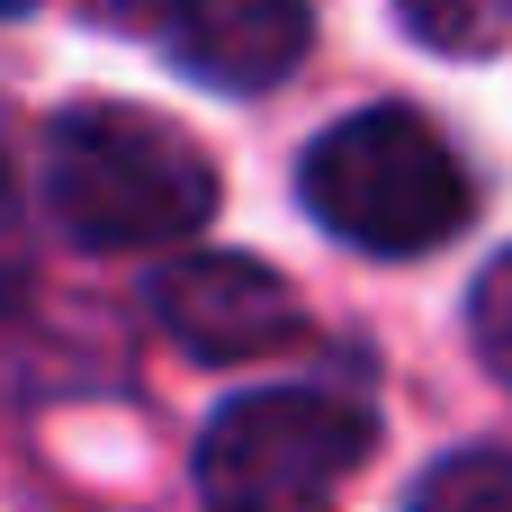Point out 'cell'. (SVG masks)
<instances>
[{"label": "cell", "instance_id": "6da1fadb", "mask_svg": "<svg viewBox=\"0 0 512 512\" xmlns=\"http://www.w3.org/2000/svg\"><path fill=\"white\" fill-rule=\"evenodd\" d=\"M45 198L72 243L144 252V243H180L216 216V162L198 153V135H180L153 108L81 99L45 135Z\"/></svg>", "mask_w": 512, "mask_h": 512}, {"label": "cell", "instance_id": "7a4b0ae2", "mask_svg": "<svg viewBox=\"0 0 512 512\" xmlns=\"http://www.w3.org/2000/svg\"><path fill=\"white\" fill-rule=\"evenodd\" d=\"M297 189L324 234H342L351 252H387V261L450 243L477 207L459 153L414 108H360V117L324 126L297 162Z\"/></svg>", "mask_w": 512, "mask_h": 512}, {"label": "cell", "instance_id": "3957f363", "mask_svg": "<svg viewBox=\"0 0 512 512\" xmlns=\"http://www.w3.org/2000/svg\"><path fill=\"white\" fill-rule=\"evenodd\" d=\"M369 414L333 387H252L198 441L207 512H333L369 468Z\"/></svg>", "mask_w": 512, "mask_h": 512}, {"label": "cell", "instance_id": "277c9868", "mask_svg": "<svg viewBox=\"0 0 512 512\" xmlns=\"http://www.w3.org/2000/svg\"><path fill=\"white\" fill-rule=\"evenodd\" d=\"M153 315L180 351L198 360H270L306 333V306L279 270L243 261V252H189L153 279Z\"/></svg>", "mask_w": 512, "mask_h": 512}, {"label": "cell", "instance_id": "5b68a950", "mask_svg": "<svg viewBox=\"0 0 512 512\" xmlns=\"http://www.w3.org/2000/svg\"><path fill=\"white\" fill-rule=\"evenodd\" d=\"M315 36V9L306 0H171V45L198 81H225V90H270L297 72Z\"/></svg>", "mask_w": 512, "mask_h": 512}, {"label": "cell", "instance_id": "8992f818", "mask_svg": "<svg viewBox=\"0 0 512 512\" xmlns=\"http://www.w3.org/2000/svg\"><path fill=\"white\" fill-rule=\"evenodd\" d=\"M396 18L432 54H495L512 36V0H396Z\"/></svg>", "mask_w": 512, "mask_h": 512}, {"label": "cell", "instance_id": "52a82bcc", "mask_svg": "<svg viewBox=\"0 0 512 512\" xmlns=\"http://www.w3.org/2000/svg\"><path fill=\"white\" fill-rule=\"evenodd\" d=\"M414 512H512V450H459V459H441L414 486Z\"/></svg>", "mask_w": 512, "mask_h": 512}, {"label": "cell", "instance_id": "ba28073f", "mask_svg": "<svg viewBox=\"0 0 512 512\" xmlns=\"http://www.w3.org/2000/svg\"><path fill=\"white\" fill-rule=\"evenodd\" d=\"M468 333H477V360L512 387V252L486 261V279H477V297H468Z\"/></svg>", "mask_w": 512, "mask_h": 512}, {"label": "cell", "instance_id": "9c48e42d", "mask_svg": "<svg viewBox=\"0 0 512 512\" xmlns=\"http://www.w3.org/2000/svg\"><path fill=\"white\" fill-rule=\"evenodd\" d=\"M27 288V234H18V189H9V126H0V306Z\"/></svg>", "mask_w": 512, "mask_h": 512}, {"label": "cell", "instance_id": "30bf717a", "mask_svg": "<svg viewBox=\"0 0 512 512\" xmlns=\"http://www.w3.org/2000/svg\"><path fill=\"white\" fill-rule=\"evenodd\" d=\"M9 9H27V0H0V18H9Z\"/></svg>", "mask_w": 512, "mask_h": 512}]
</instances>
